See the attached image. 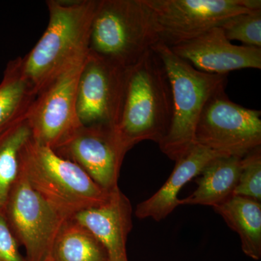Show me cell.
I'll list each match as a JSON object with an SVG mask.
<instances>
[{
	"label": "cell",
	"instance_id": "1",
	"mask_svg": "<svg viewBox=\"0 0 261 261\" xmlns=\"http://www.w3.org/2000/svg\"><path fill=\"white\" fill-rule=\"evenodd\" d=\"M99 0H49V23L27 56L22 71L38 94L88 53L89 34Z\"/></svg>",
	"mask_w": 261,
	"mask_h": 261
},
{
	"label": "cell",
	"instance_id": "2",
	"mask_svg": "<svg viewBox=\"0 0 261 261\" xmlns=\"http://www.w3.org/2000/svg\"><path fill=\"white\" fill-rule=\"evenodd\" d=\"M173 116V97L166 68L152 49L128 68L119 122L115 129L130 150L142 141L159 144L167 135Z\"/></svg>",
	"mask_w": 261,
	"mask_h": 261
},
{
	"label": "cell",
	"instance_id": "3",
	"mask_svg": "<svg viewBox=\"0 0 261 261\" xmlns=\"http://www.w3.org/2000/svg\"><path fill=\"white\" fill-rule=\"evenodd\" d=\"M159 42L155 15L145 0H99L89 54L130 68Z\"/></svg>",
	"mask_w": 261,
	"mask_h": 261
},
{
	"label": "cell",
	"instance_id": "4",
	"mask_svg": "<svg viewBox=\"0 0 261 261\" xmlns=\"http://www.w3.org/2000/svg\"><path fill=\"white\" fill-rule=\"evenodd\" d=\"M20 170L42 198L68 219L102 203L111 192L101 188L78 165L32 138L22 149Z\"/></svg>",
	"mask_w": 261,
	"mask_h": 261
},
{
	"label": "cell",
	"instance_id": "5",
	"mask_svg": "<svg viewBox=\"0 0 261 261\" xmlns=\"http://www.w3.org/2000/svg\"><path fill=\"white\" fill-rule=\"evenodd\" d=\"M152 49L166 68L173 97L172 121L159 145L163 153L176 161L195 145L196 127L202 110L214 94L225 89L228 75L200 71L162 42Z\"/></svg>",
	"mask_w": 261,
	"mask_h": 261
},
{
	"label": "cell",
	"instance_id": "6",
	"mask_svg": "<svg viewBox=\"0 0 261 261\" xmlns=\"http://www.w3.org/2000/svg\"><path fill=\"white\" fill-rule=\"evenodd\" d=\"M4 215L27 252V261H51L53 247L68 219L34 188L21 171L10 190Z\"/></svg>",
	"mask_w": 261,
	"mask_h": 261
},
{
	"label": "cell",
	"instance_id": "7",
	"mask_svg": "<svg viewBox=\"0 0 261 261\" xmlns=\"http://www.w3.org/2000/svg\"><path fill=\"white\" fill-rule=\"evenodd\" d=\"M261 112L232 102L225 89L206 102L195 142L227 156L243 158L261 145Z\"/></svg>",
	"mask_w": 261,
	"mask_h": 261
},
{
	"label": "cell",
	"instance_id": "8",
	"mask_svg": "<svg viewBox=\"0 0 261 261\" xmlns=\"http://www.w3.org/2000/svg\"><path fill=\"white\" fill-rule=\"evenodd\" d=\"M153 11L161 42L168 47L202 35L240 13L261 9L260 0H145Z\"/></svg>",
	"mask_w": 261,
	"mask_h": 261
},
{
	"label": "cell",
	"instance_id": "9",
	"mask_svg": "<svg viewBox=\"0 0 261 261\" xmlns=\"http://www.w3.org/2000/svg\"><path fill=\"white\" fill-rule=\"evenodd\" d=\"M87 55L77 60L38 93L27 118L32 139L53 150L82 126L76 112L79 78Z\"/></svg>",
	"mask_w": 261,
	"mask_h": 261
},
{
	"label": "cell",
	"instance_id": "10",
	"mask_svg": "<svg viewBox=\"0 0 261 261\" xmlns=\"http://www.w3.org/2000/svg\"><path fill=\"white\" fill-rule=\"evenodd\" d=\"M128 70L88 53L77 86L76 112L82 126L116 128L123 109Z\"/></svg>",
	"mask_w": 261,
	"mask_h": 261
},
{
	"label": "cell",
	"instance_id": "11",
	"mask_svg": "<svg viewBox=\"0 0 261 261\" xmlns=\"http://www.w3.org/2000/svg\"><path fill=\"white\" fill-rule=\"evenodd\" d=\"M54 151L78 165L106 191L118 187L120 170L127 150L113 127L82 126Z\"/></svg>",
	"mask_w": 261,
	"mask_h": 261
},
{
	"label": "cell",
	"instance_id": "12",
	"mask_svg": "<svg viewBox=\"0 0 261 261\" xmlns=\"http://www.w3.org/2000/svg\"><path fill=\"white\" fill-rule=\"evenodd\" d=\"M171 49L196 69L211 74L228 75L233 70L261 68V48L235 45L219 27Z\"/></svg>",
	"mask_w": 261,
	"mask_h": 261
},
{
	"label": "cell",
	"instance_id": "13",
	"mask_svg": "<svg viewBox=\"0 0 261 261\" xmlns=\"http://www.w3.org/2000/svg\"><path fill=\"white\" fill-rule=\"evenodd\" d=\"M132 207L119 187L102 203L75 214L71 219L90 231L108 253V261H128L126 241L132 228Z\"/></svg>",
	"mask_w": 261,
	"mask_h": 261
},
{
	"label": "cell",
	"instance_id": "14",
	"mask_svg": "<svg viewBox=\"0 0 261 261\" xmlns=\"http://www.w3.org/2000/svg\"><path fill=\"white\" fill-rule=\"evenodd\" d=\"M221 155L224 154L195 143L186 154L176 161L171 176L159 191L138 204L136 216L140 219L151 218L156 221L166 219L178 207V195L183 187L199 176L211 161Z\"/></svg>",
	"mask_w": 261,
	"mask_h": 261
},
{
	"label": "cell",
	"instance_id": "15",
	"mask_svg": "<svg viewBox=\"0 0 261 261\" xmlns=\"http://www.w3.org/2000/svg\"><path fill=\"white\" fill-rule=\"evenodd\" d=\"M242 158L221 155L207 163L197 176V188L178 205H201L217 207L232 197L238 183Z\"/></svg>",
	"mask_w": 261,
	"mask_h": 261
},
{
	"label": "cell",
	"instance_id": "16",
	"mask_svg": "<svg viewBox=\"0 0 261 261\" xmlns=\"http://www.w3.org/2000/svg\"><path fill=\"white\" fill-rule=\"evenodd\" d=\"M228 227L236 231L242 250L253 260L261 258V202L243 196L233 195L214 207Z\"/></svg>",
	"mask_w": 261,
	"mask_h": 261
},
{
	"label": "cell",
	"instance_id": "17",
	"mask_svg": "<svg viewBox=\"0 0 261 261\" xmlns=\"http://www.w3.org/2000/svg\"><path fill=\"white\" fill-rule=\"evenodd\" d=\"M37 95L23 74L20 57L10 61L0 82V133L27 116Z\"/></svg>",
	"mask_w": 261,
	"mask_h": 261
},
{
	"label": "cell",
	"instance_id": "18",
	"mask_svg": "<svg viewBox=\"0 0 261 261\" xmlns=\"http://www.w3.org/2000/svg\"><path fill=\"white\" fill-rule=\"evenodd\" d=\"M32 138L27 116L0 133V213L5 206L20 171L22 149Z\"/></svg>",
	"mask_w": 261,
	"mask_h": 261
},
{
	"label": "cell",
	"instance_id": "19",
	"mask_svg": "<svg viewBox=\"0 0 261 261\" xmlns=\"http://www.w3.org/2000/svg\"><path fill=\"white\" fill-rule=\"evenodd\" d=\"M51 261H108V256L100 242L70 219L57 238Z\"/></svg>",
	"mask_w": 261,
	"mask_h": 261
},
{
	"label": "cell",
	"instance_id": "20",
	"mask_svg": "<svg viewBox=\"0 0 261 261\" xmlns=\"http://www.w3.org/2000/svg\"><path fill=\"white\" fill-rule=\"evenodd\" d=\"M229 41H239L243 45L261 48V9L240 13L220 25Z\"/></svg>",
	"mask_w": 261,
	"mask_h": 261
},
{
	"label": "cell",
	"instance_id": "21",
	"mask_svg": "<svg viewBox=\"0 0 261 261\" xmlns=\"http://www.w3.org/2000/svg\"><path fill=\"white\" fill-rule=\"evenodd\" d=\"M233 195L243 196L260 202V146L242 158L240 176Z\"/></svg>",
	"mask_w": 261,
	"mask_h": 261
},
{
	"label": "cell",
	"instance_id": "22",
	"mask_svg": "<svg viewBox=\"0 0 261 261\" xmlns=\"http://www.w3.org/2000/svg\"><path fill=\"white\" fill-rule=\"evenodd\" d=\"M0 261H27L19 252L18 243L8 226L5 215L0 213Z\"/></svg>",
	"mask_w": 261,
	"mask_h": 261
}]
</instances>
